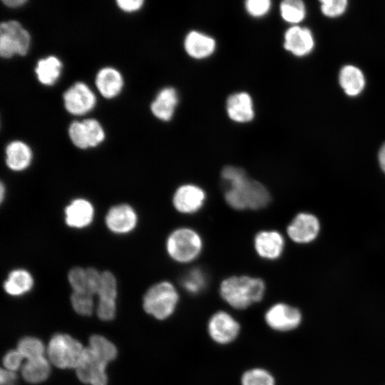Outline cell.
<instances>
[{"label": "cell", "mask_w": 385, "mask_h": 385, "mask_svg": "<svg viewBox=\"0 0 385 385\" xmlns=\"http://www.w3.org/2000/svg\"><path fill=\"white\" fill-rule=\"evenodd\" d=\"M178 103L176 90L166 87L160 90L150 105V111L158 119L168 121L174 115Z\"/></svg>", "instance_id": "19"}, {"label": "cell", "mask_w": 385, "mask_h": 385, "mask_svg": "<svg viewBox=\"0 0 385 385\" xmlns=\"http://www.w3.org/2000/svg\"><path fill=\"white\" fill-rule=\"evenodd\" d=\"M5 292L11 296H21L28 292L34 286V278L24 269L11 271L4 282Z\"/></svg>", "instance_id": "22"}, {"label": "cell", "mask_w": 385, "mask_h": 385, "mask_svg": "<svg viewBox=\"0 0 385 385\" xmlns=\"http://www.w3.org/2000/svg\"><path fill=\"white\" fill-rule=\"evenodd\" d=\"M339 83L349 96L359 94L364 88L365 78L361 71L351 65L344 66L339 73Z\"/></svg>", "instance_id": "24"}, {"label": "cell", "mask_w": 385, "mask_h": 385, "mask_svg": "<svg viewBox=\"0 0 385 385\" xmlns=\"http://www.w3.org/2000/svg\"><path fill=\"white\" fill-rule=\"evenodd\" d=\"M69 138L73 144L80 149L89 148L83 122L73 121L68 128Z\"/></svg>", "instance_id": "35"}, {"label": "cell", "mask_w": 385, "mask_h": 385, "mask_svg": "<svg viewBox=\"0 0 385 385\" xmlns=\"http://www.w3.org/2000/svg\"><path fill=\"white\" fill-rule=\"evenodd\" d=\"M280 13L284 21L299 23L304 18L305 6L300 0H285L280 4Z\"/></svg>", "instance_id": "27"}, {"label": "cell", "mask_w": 385, "mask_h": 385, "mask_svg": "<svg viewBox=\"0 0 385 385\" xmlns=\"http://www.w3.org/2000/svg\"><path fill=\"white\" fill-rule=\"evenodd\" d=\"M284 47L297 56L309 53L314 47V38L307 28L294 26L284 34Z\"/></svg>", "instance_id": "16"}, {"label": "cell", "mask_w": 385, "mask_h": 385, "mask_svg": "<svg viewBox=\"0 0 385 385\" xmlns=\"http://www.w3.org/2000/svg\"><path fill=\"white\" fill-rule=\"evenodd\" d=\"M287 234L297 243H307L314 240L319 231V222L313 215L298 214L287 227Z\"/></svg>", "instance_id": "12"}, {"label": "cell", "mask_w": 385, "mask_h": 385, "mask_svg": "<svg viewBox=\"0 0 385 385\" xmlns=\"http://www.w3.org/2000/svg\"><path fill=\"white\" fill-rule=\"evenodd\" d=\"M226 185L225 199L235 210H260L270 201L267 189L260 183L249 178L242 169L228 165L221 173Z\"/></svg>", "instance_id": "1"}, {"label": "cell", "mask_w": 385, "mask_h": 385, "mask_svg": "<svg viewBox=\"0 0 385 385\" xmlns=\"http://www.w3.org/2000/svg\"><path fill=\"white\" fill-rule=\"evenodd\" d=\"M90 348L104 362L108 364L117 356V349L115 345L100 335H93L89 339Z\"/></svg>", "instance_id": "26"}, {"label": "cell", "mask_w": 385, "mask_h": 385, "mask_svg": "<svg viewBox=\"0 0 385 385\" xmlns=\"http://www.w3.org/2000/svg\"><path fill=\"white\" fill-rule=\"evenodd\" d=\"M184 48L190 57L202 59L211 56L216 48L215 40L200 31L189 32L184 40Z\"/></svg>", "instance_id": "17"}, {"label": "cell", "mask_w": 385, "mask_h": 385, "mask_svg": "<svg viewBox=\"0 0 385 385\" xmlns=\"http://www.w3.org/2000/svg\"><path fill=\"white\" fill-rule=\"evenodd\" d=\"M179 296L175 287L163 281L150 287L143 297L145 311L158 319H165L174 312Z\"/></svg>", "instance_id": "3"}, {"label": "cell", "mask_w": 385, "mask_h": 385, "mask_svg": "<svg viewBox=\"0 0 385 385\" xmlns=\"http://www.w3.org/2000/svg\"><path fill=\"white\" fill-rule=\"evenodd\" d=\"M66 110L72 115H81L91 111L96 103L95 94L83 82H77L63 96Z\"/></svg>", "instance_id": "7"}, {"label": "cell", "mask_w": 385, "mask_h": 385, "mask_svg": "<svg viewBox=\"0 0 385 385\" xmlns=\"http://www.w3.org/2000/svg\"><path fill=\"white\" fill-rule=\"evenodd\" d=\"M32 158L30 147L23 141H12L6 148V164L13 171L26 170L30 165Z\"/></svg>", "instance_id": "21"}, {"label": "cell", "mask_w": 385, "mask_h": 385, "mask_svg": "<svg viewBox=\"0 0 385 385\" xmlns=\"http://www.w3.org/2000/svg\"><path fill=\"white\" fill-rule=\"evenodd\" d=\"M378 158L380 167L385 173V143L383 144V145L379 150Z\"/></svg>", "instance_id": "43"}, {"label": "cell", "mask_w": 385, "mask_h": 385, "mask_svg": "<svg viewBox=\"0 0 385 385\" xmlns=\"http://www.w3.org/2000/svg\"><path fill=\"white\" fill-rule=\"evenodd\" d=\"M106 365L88 346L83 349L80 363L76 367V375L84 384L107 385Z\"/></svg>", "instance_id": "6"}, {"label": "cell", "mask_w": 385, "mask_h": 385, "mask_svg": "<svg viewBox=\"0 0 385 385\" xmlns=\"http://www.w3.org/2000/svg\"><path fill=\"white\" fill-rule=\"evenodd\" d=\"M98 299L115 300L117 297V281L110 271L101 272V279L97 293Z\"/></svg>", "instance_id": "30"}, {"label": "cell", "mask_w": 385, "mask_h": 385, "mask_svg": "<svg viewBox=\"0 0 385 385\" xmlns=\"http://www.w3.org/2000/svg\"><path fill=\"white\" fill-rule=\"evenodd\" d=\"M96 85L100 93L110 99L117 96L123 86L120 73L111 67L101 68L96 77Z\"/></svg>", "instance_id": "20"}, {"label": "cell", "mask_w": 385, "mask_h": 385, "mask_svg": "<svg viewBox=\"0 0 385 385\" xmlns=\"http://www.w3.org/2000/svg\"><path fill=\"white\" fill-rule=\"evenodd\" d=\"M105 222L108 229L115 234L133 231L138 224V215L130 205L123 203L113 206L108 211Z\"/></svg>", "instance_id": "8"}, {"label": "cell", "mask_w": 385, "mask_h": 385, "mask_svg": "<svg viewBox=\"0 0 385 385\" xmlns=\"http://www.w3.org/2000/svg\"><path fill=\"white\" fill-rule=\"evenodd\" d=\"M84 348L71 336L56 334L51 339L47 354L50 362L61 368H76L80 363Z\"/></svg>", "instance_id": "5"}, {"label": "cell", "mask_w": 385, "mask_h": 385, "mask_svg": "<svg viewBox=\"0 0 385 385\" xmlns=\"http://www.w3.org/2000/svg\"><path fill=\"white\" fill-rule=\"evenodd\" d=\"M242 385H274V380L266 370L254 369L242 375Z\"/></svg>", "instance_id": "33"}, {"label": "cell", "mask_w": 385, "mask_h": 385, "mask_svg": "<svg viewBox=\"0 0 385 385\" xmlns=\"http://www.w3.org/2000/svg\"><path fill=\"white\" fill-rule=\"evenodd\" d=\"M61 70V61L56 56H49L38 61L35 73L41 83L52 86L58 79Z\"/></svg>", "instance_id": "23"}, {"label": "cell", "mask_w": 385, "mask_h": 385, "mask_svg": "<svg viewBox=\"0 0 385 385\" xmlns=\"http://www.w3.org/2000/svg\"><path fill=\"white\" fill-rule=\"evenodd\" d=\"M247 13L253 17H261L268 13L271 7L269 0H248L245 3Z\"/></svg>", "instance_id": "37"}, {"label": "cell", "mask_w": 385, "mask_h": 385, "mask_svg": "<svg viewBox=\"0 0 385 385\" xmlns=\"http://www.w3.org/2000/svg\"><path fill=\"white\" fill-rule=\"evenodd\" d=\"M82 122L86 133L89 148L98 146L105 139V133L101 125L93 118L86 119Z\"/></svg>", "instance_id": "32"}, {"label": "cell", "mask_w": 385, "mask_h": 385, "mask_svg": "<svg viewBox=\"0 0 385 385\" xmlns=\"http://www.w3.org/2000/svg\"><path fill=\"white\" fill-rule=\"evenodd\" d=\"M23 358L17 349L11 350L4 356L3 364L6 370L14 371L19 368Z\"/></svg>", "instance_id": "39"}, {"label": "cell", "mask_w": 385, "mask_h": 385, "mask_svg": "<svg viewBox=\"0 0 385 385\" xmlns=\"http://www.w3.org/2000/svg\"><path fill=\"white\" fill-rule=\"evenodd\" d=\"M68 280L73 292L89 294L86 268L81 267L71 268L68 273Z\"/></svg>", "instance_id": "31"}, {"label": "cell", "mask_w": 385, "mask_h": 385, "mask_svg": "<svg viewBox=\"0 0 385 385\" xmlns=\"http://www.w3.org/2000/svg\"><path fill=\"white\" fill-rule=\"evenodd\" d=\"M51 367L48 361L43 356L27 360L21 369L25 381L38 384L45 381L49 376Z\"/></svg>", "instance_id": "25"}, {"label": "cell", "mask_w": 385, "mask_h": 385, "mask_svg": "<svg viewBox=\"0 0 385 385\" xmlns=\"http://www.w3.org/2000/svg\"><path fill=\"white\" fill-rule=\"evenodd\" d=\"M16 380V375L14 371L6 369L1 370L0 382L1 385H14Z\"/></svg>", "instance_id": "41"}, {"label": "cell", "mask_w": 385, "mask_h": 385, "mask_svg": "<svg viewBox=\"0 0 385 385\" xmlns=\"http://www.w3.org/2000/svg\"><path fill=\"white\" fill-rule=\"evenodd\" d=\"M202 242L200 235L188 227H180L172 232L166 241L168 255L175 261L187 263L200 253Z\"/></svg>", "instance_id": "4"}, {"label": "cell", "mask_w": 385, "mask_h": 385, "mask_svg": "<svg viewBox=\"0 0 385 385\" xmlns=\"http://www.w3.org/2000/svg\"><path fill=\"white\" fill-rule=\"evenodd\" d=\"M27 2L26 0H3L2 3L10 8H17Z\"/></svg>", "instance_id": "42"}, {"label": "cell", "mask_w": 385, "mask_h": 385, "mask_svg": "<svg viewBox=\"0 0 385 385\" xmlns=\"http://www.w3.org/2000/svg\"><path fill=\"white\" fill-rule=\"evenodd\" d=\"M206 199L205 192L194 184H185L178 188L173 197V204L176 210L183 214L198 211Z\"/></svg>", "instance_id": "9"}, {"label": "cell", "mask_w": 385, "mask_h": 385, "mask_svg": "<svg viewBox=\"0 0 385 385\" xmlns=\"http://www.w3.org/2000/svg\"><path fill=\"white\" fill-rule=\"evenodd\" d=\"M206 282L205 273L200 268L189 270L181 279L182 286L191 294H197L203 290Z\"/></svg>", "instance_id": "28"}, {"label": "cell", "mask_w": 385, "mask_h": 385, "mask_svg": "<svg viewBox=\"0 0 385 385\" xmlns=\"http://www.w3.org/2000/svg\"><path fill=\"white\" fill-rule=\"evenodd\" d=\"M320 2L322 13L329 17L341 15L347 6L346 0H323Z\"/></svg>", "instance_id": "36"}, {"label": "cell", "mask_w": 385, "mask_h": 385, "mask_svg": "<svg viewBox=\"0 0 385 385\" xmlns=\"http://www.w3.org/2000/svg\"><path fill=\"white\" fill-rule=\"evenodd\" d=\"M226 111L228 117L236 123H248L255 116L252 97L246 92L230 95L226 101Z\"/></svg>", "instance_id": "15"}, {"label": "cell", "mask_w": 385, "mask_h": 385, "mask_svg": "<svg viewBox=\"0 0 385 385\" xmlns=\"http://www.w3.org/2000/svg\"><path fill=\"white\" fill-rule=\"evenodd\" d=\"M6 187L3 182L1 183V188H0V200L1 202L2 203L4 200L5 196H6Z\"/></svg>", "instance_id": "44"}, {"label": "cell", "mask_w": 385, "mask_h": 385, "mask_svg": "<svg viewBox=\"0 0 385 385\" xmlns=\"http://www.w3.org/2000/svg\"><path fill=\"white\" fill-rule=\"evenodd\" d=\"M17 350L28 360L43 356L45 347L43 342L32 337L22 338L18 343Z\"/></svg>", "instance_id": "29"}, {"label": "cell", "mask_w": 385, "mask_h": 385, "mask_svg": "<svg viewBox=\"0 0 385 385\" xmlns=\"http://www.w3.org/2000/svg\"><path fill=\"white\" fill-rule=\"evenodd\" d=\"M144 1L143 0H117V6L123 11L133 12L139 10Z\"/></svg>", "instance_id": "40"}, {"label": "cell", "mask_w": 385, "mask_h": 385, "mask_svg": "<svg viewBox=\"0 0 385 385\" xmlns=\"http://www.w3.org/2000/svg\"><path fill=\"white\" fill-rule=\"evenodd\" d=\"M71 302L73 309L79 314L89 316L93 309V295L73 292Z\"/></svg>", "instance_id": "34"}, {"label": "cell", "mask_w": 385, "mask_h": 385, "mask_svg": "<svg viewBox=\"0 0 385 385\" xmlns=\"http://www.w3.org/2000/svg\"><path fill=\"white\" fill-rule=\"evenodd\" d=\"M254 245L260 257L273 260L279 258L282 253L284 241L279 232L274 230H263L255 235Z\"/></svg>", "instance_id": "14"}, {"label": "cell", "mask_w": 385, "mask_h": 385, "mask_svg": "<svg viewBox=\"0 0 385 385\" xmlns=\"http://www.w3.org/2000/svg\"><path fill=\"white\" fill-rule=\"evenodd\" d=\"M265 320L273 329L288 331L299 325L301 321V314L294 307L279 303L268 309L265 314Z\"/></svg>", "instance_id": "11"}, {"label": "cell", "mask_w": 385, "mask_h": 385, "mask_svg": "<svg viewBox=\"0 0 385 385\" xmlns=\"http://www.w3.org/2000/svg\"><path fill=\"white\" fill-rule=\"evenodd\" d=\"M94 212L90 201L84 198L74 199L65 207V222L72 228H85L93 222Z\"/></svg>", "instance_id": "13"}, {"label": "cell", "mask_w": 385, "mask_h": 385, "mask_svg": "<svg viewBox=\"0 0 385 385\" xmlns=\"http://www.w3.org/2000/svg\"><path fill=\"white\" fill-rule=\"evenodd\" d=\"M240 324L225 312L215 313L208 323V332L211 338L219 344H227L238 335Z\"/></svg>", "instance_id": "10"}, {"label": "cell", "mask_w": 385, "mask_h": 385, "mask_svg": "<svg viewBox=\"0 0 385 385\" xmlns=\"http://www.w3.org/2000/svg\"><path fill=\"white\" fill-rule=\"evenodd\" d=\"M265 284L260 278L232 276L224 279L220 287V295L235 309H245L260 302L264 295Z\"/></svg>", "instance_id": "2"}, {"label": "cell", "mask_w": 385, "mask_h": 385, "mask_svg": "<svg viewBox=\"0 0 385 385\" xmlns=\"http://www.w3.org/2000/svg\"><path fill=\"white\" fill-rule=\"evenodd\" d=\"M0 35L9 41L16 54L25 56L29 51L31 43L30 34L18 21L9 20L2 22L0 25Z\"/></svg>", "instance_id": "18"}, {"label": "cell", "mask_w": 385, "mask_h": 385, "mask_svg": "<svg viewBox=\"0 0 385 385\" xmlns=\"http://www.w3.org/2000/svg\"><path fill=\"white\" fill-rule=\"evenodd\" d=\"M97 314L102 320L113 319L115 314V300L98 299Z\"/></svg>", "instance_id": "38"}]
</instances>
